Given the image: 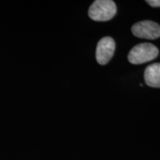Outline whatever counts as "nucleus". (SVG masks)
Returning a JSON list of instances; mask_svg holds the SVG:
<instances>
[{"mask_svg":"<svg viewBox=\"0 0 160 160\" xmlns=\"http://www.w3.org/2000/svg\"><path fill=\"white\" fill-rule=\"evenodd\" d=\"M159 50L151 43H140L135 45L128 53V61L133 65H140L155 59Z\"/></svg>","mask_w":160,"mask_h":160,"instance_id":"obj_2","label":"nucleus"},{"mask_svg":"<svg viewBox=\"0 0 160 160\" xmlns=\"http://www.w3.org/2000/svg\"><path fill=\"white\" fill-rule=\"evenodd\" d=\"M133 34L138 38L145 39H156L160 37V25L155 22L145 20L132 26Z\"/></svg>","mask_w":160,"mask_h":160,"instance_id":"obj_3","label":"nucleus"},{"mask_svg":"<svg viewBox=\"0 0 160 160\" xmlns=\"http://www.w3.org/2000/svg\"><path fill=\"white\" fill-rule=\"evenodd\" d=\"M117 13V5L112 0H96L88 10V16L97 22H106L113 19Z\"/></svg>","mask_w":160,"mask_h":160,"instance_id":"obj_1","label":"nucleus"},{"mask_svg":"<svg viewBox=\"0 0 160 160\" xmlns=\"http://www.w3.org/2000/svg\"><path fill=\"white\" fill-rule=\"evenodd\" d=\"M115 42L113 38L105 37L102 38L97 44L96 59L99 65H105L109 62L115 51Z\"/></svg>","mask_w":160,"mask_h":160,"instance_id":"obj_4","label":"nucleus"},{"mask_svg":"<svg viewBox=\"0 0 160 160\" xmlns=\"http://www.w3.org/2000/svg\"><path fill=\"white\" fill-rule=\"evenodd\" d=\"M146 2L153 8H160V0H147Z\"/></svg>","mask_w":160,"mask_h":160,"instance_id":"obj_6","label":"nucleus"},{"mask_svg":"<svg viewBox=\"0 0 160 160\" xmlns=\"http://www.w3.org/2000/svg\"><path fill=\"white\" fill-rule=\"evenodd\" d=\"M144 78L145 83L150 87L160 88V62L148 66L144 73Z\"/></svg>","mask_w":160,"mask_h":160,"instance_id":"obj_5","label":"nucleus"}]
</instances>
